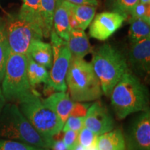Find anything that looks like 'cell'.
Returning a JSON list of instances; mask_svg holds the SVG:
<instances>
[{
	"mask_svg": "<svg viewBox=\"0 0 150 150\" xmlns=\"http://www.w3.org/2000/svg\"><path fill=\"white\" fill-rule=\"evenodd\" d=\"M117 119L123 120L134 112L149 109L148 90L130 71L125 73L110 95Z\"/></svg>",
	"mask_w": 150,
	"mask_h": 150,
	"instance_id": "1",
	"label": "cell"
},
{
	"mask_svg": "<svg viewBox=\"0 0 150 150\" xmlns=\"http://www.w3.org/2000/svg\"><path fill=\"white\" fill-rule=\"evenodd\" d=\"M84 121H85V117L70 115L63 125L62 131L72 130L79 132L84 127Z\"/></svg>",
	"mask_w": 150,
	"mask_h": 150,
	"instance_id": "28",
	"label": "cell"
},
{
	"mask_svg": "<svg viewBox=\"0 0 150 150\" xmlns=\"http://www.w3.org/2000/svg\"><path fill=\"white\" fill-rule=\"evenodd\" d=\"M130 27L129 31V37L131 43L150 37L149 23L141 19H129Z\"/></svg>",
	"mask_w": 150,
	"mask_h": 150,
	"instance_id": "22",
	"label": "cell"
},
{
	"mask_svg": "<svg viewBox=\"0 0 150 150\" xmlns=\"http://www.w3.org/2000/svg\"><path fill=\"white\" fill-rule=\"evenodd\" d=\"M19 105L23 115L46 140L50 149L55 142L54 136L59 134L63 127L60 118L44 104L38 92L24 99Z\"/></svg>",
	"mask_w": 150,
	"mask_h": 150,
	"instance_id": "4",
	"label": "cell"
},
{
	"mask_svg": "<svg viewBox=\"0 0 150 150\" xmlns=\"http://www.w3.org/2000/svg\"><path fill=\"white\" fill-rule=\"evenodd\" d=\"M139 1L142 4H145L150 5V0H139Z\"/></svg>",
	"mask_w": 150,
	"mask_h": 150,
	"instance_id": "35",
	"label": "cell"
},
{
	"mask_svg": "<svg viewBox=\"0 0 150 150\" xmlns=\"http://www.w3.org/2000/svg\"><path fill=\"white\" fill-rule=\"evenodd\" d=\"M18 15L20 18L41 29L40 0H22V6Z\"/></svg>",
	"mask_w": 150,
	"mask_h": 150,
	"instance_id": "20",
	"label": "cell"
},
{
	"mask_svg": "<svg viewBox=\"0 0 150 150\" xmlns=\"http://www.w3.org/2000/svg\"><path fill=\"white\" fill-rule=\"evenodd\" d=\"M138 1L139 0H113L112 10L128 18L131 9Z\"/></svg>",
	"mask_w": 150,
	"mask_h": 150,
	"instance_id": "27",
	"label": "cell"
},
{
	"mask_svg": "<svg viewBox=\"0 0 150 150\" xmlns=\"http://www.w3.org/2000/svg\"><path fill=\"white\" fill-rule=\"evenodd\" d=\"M27 76L31 87L34 88L36 85L44 83L45 86L52 88L50 84V72L47 69L37 63L29 56L27 55Z\"/></svg>",
	"mask_w": 150,
	"mask_h": 150,
	"instance_id": "18",
	"label": "cell"
},
{
	"mask_svg": "<svg viewBox=\"0 0 150 150\" xmlns=\"http://www.w3.org/2000/svg\"><path fill=\"white\" fill-rule=\"evenodd\" d=\"M64 1H68L73 4H88L95 6L98 5L97 0H64Z\"/></svg>",
	"mask_w": 150,
	"mask_h": 150,
	"instance_id": "30",
	"label": "cell"
},
{
	"mask_svg": "<svg viewBox=\"0 0 150 150\" xmlns=\"http://www.w3.org/2000/svg\"><path fill=\"white\" fill-rule=\"evenodd\" d=\"M66 42L67 47L74 57L83 59L86 55L93 52V48L84 30H71Z\"/></svg>",
	"mask_w": 150,
	"mask_h": 150,
	"instance_id": "15",
	"label": "cell"
},
{
	"mask_svg": "<svg viewBox=\"0 0 150 150\" xmlns=\"http://www.w3.org/2000/svg\"><path fill=\"white\" fill-rule=\"evenodd\" d=\"M0 136L34 147L50 149L46 140L33 128L15 104H8L4 109L0 123Z\"/></svg>",
	"mask_w": 150,
	"mask_h": 150,
	"instance_id": "6",
	"label": "cell"
},
{
	"mask_svg": "<svg viewBox=\"0 0 150 150\" xmlns=\"http://www.w3.org/2000/svg\"><path fill=\"white\" fill-rule=\"evenodd\" d=\"M27 55L47 70L51 68L53 53L50 43L45 42L42 40H34L30 45Z\"/></svg>",
	"mask_w": 150,
	"mask_h": 150,
	"instance_id": "16",
	"label": "cell"
},
{
	"mask_svg": "<svg viewBox=\"0 0 150 150\" xmlns=\"http://www.w3.org/2000/svg\"><path fill=\"white\" fill-rule=\"evenodd\" d=\"M74 150H86V149L83 147V146H81V145H79V144H78V145L76 146V147L74 148Z\"/></svg>",
	"mask_w": 150,
	"mask_h": 150,
	"instance_id": "34",
	"label": "cell"
},
{
	"mask_svg": "<svg viewBox=\"0 0 150 150\" xmlns=\"http://www.w3.org/2000/svg\"><path fill=\"white\" fill-rule=\"evenodd\" d=\"M0 150H50V149L37 147L24 142L14 140L0 139Z\"/></svg>",
	"mask_w": 150,
	"mask_h": 150,
	"instance_id": "24",
	"label": "cell"
},
{
	"mask_svg": "<svg viewBox=\"0 0 150 150\" xmlns=\"http://www.w3.org/2000/svg\"><path fill=\"white\" fill-rule=\"evenodd\" d=\"M127 145L129 150H150L149 109L140 114L132 123Z\"/></svg>",
	"mask_w": 150,
	"mask_h": 150,
	"instance_id": "10",
	"label": "cell"
},
{
	"mask_svg": "<svg viewBox=\"0 0 150 150\" xmlns=\"http://www.w3.org/2000/svg\"><path fill=\"white\" fill-rule=\"evenodd\" d=\"M129 61L136 76L147 78L150 72V37L131 43Z\"/></svg>",
	"mask_w": 150,
	"mask_h": 150,
	"instance_id": "12",
	"label": "cell"
},
{
	"mask_svg": "<svg viewBox=\"0 0 150 150\" xmlns=\"http://www.w3.org/2000/svg\"><path fill=\"white\" fill-rule=\"evenodd\" d=\"M4 29L11 52L27 55L30 45L34 40L44 37L40 28L18 16L8 15L4 22Z\"/></svg>",
	"mask_w": 150,
	"mask_h": 150,
	"instance_id": "7",
	"label": "cell"
},
{
	"mask_svg": "<svg viewBox=\"0 0 150 150\" xmlns=\"http://www.w3.org/2000/svg\"><path fill=\"white\" fill-rule=\"evenodd\" d=\"M10 53L11 50L6 36L4 24V22H1L0 23V86L3 80L6 66Z\"/></svg>",
	"mask_w": 150,
	"mask_h": 150,
	"instance_id": "23",
	"label": "cell"
},
{
	"mask_svg": "<svg viewBox=\"0 0 150 150\" xmlns=\"http://www.w3.org/2000/svg\"><path fill=\"white\" fill-rule=\"evenodd\" d=\"M65 80L69 95L75 102H93L102 97L99 79L91 63L83 59L72 56Z\"/></svg>",
	"mask_w": 150,
	"mask_h": 150,
	"instance_id": "2",
	"label": "cell"
},
{
	"mask_svg": "<svg viewBox=\"0 0 150 150\" xmlns=\"http://www.w3.org/2000/svg\"><path fill=\"white\" fill-rule=\"evenodd\" d=\"M131 18L141 19L150 24V6L140 1L136 4L130 11Z\"/></svg>",
	"mask_w": 150,
	"mask_h": 150,
	"instance_id": "26",
	"label": "cell"
},
{
	"mask_svg": "<svg viewBox=\"0 0 150 150\" xmlns=\"http://www.w3.org/2000/svg\"><path fill=\"white\" fill-rule=\"evenodd\" d=\"M72 11L79 27L82 30H86L91 24L96 12V6L88 4H73Z\"/></svg>",
	"mask_w": 150,
	"mask_h": 150,
	"instance_id": "21",
	"label": "cell"
},
{
	"mask_svg": "<svg viewBox=\"0 0 150 150\" xmlns=\"http://www.w3.org/2000/svg\"><path fill=\"white\" fill-rule=\"evenodd\" d=\"M127 18L117 12H103L97 14L90 24V36L100 41L107 40L117 31Z\"/></svg>",
	"mask_w": 150,
	"mask_h": 150,
	"instance_id": "9",
	"label": "cell"
},
{
	"mask_svg": "<svg viewBox=\"0 0 150 150\" xmlns=\"http://www.w3.org/2000/svg\"><path fill=\"white\" fill-rule=\"evenodd\" d=\"M42 102L55 112L63 125L70 115L74 105V102L66 92H56L46 99H42Z\"/></svg>",
	"mask_w": 150,
	"mask_h": 150,
	"instance_id": "14",
	"label": "cell"
},
{
	"mask_svg": "<svg viewBox=\"0 0 150 150\" xmlns=\"http://www.w3.org/2000/svg\"><path fill=\"white\" fill-rule=\"evenodd\" d=\"M56 0H40L41 29L44 38L50 37L53 29V18Z\"/></svg>",
	"mask_w": 150,
	"mask_h": 150,
	"instance_id": "19",
	"label": "cell"
},
{
	"mask_svg": "<svg viewBox=\"0 0 150 150\" xmlns=\"http://www.w3.org/2000/svg\"><path fill=\"white\" fill-rule=\"evenodd\" d=\"M84 127L98 136L112 130L114 120L106 106L97 102L90 105L88 108Z\"/></svg>",
	"mask_w": 150,
	"mask_h": 150,
	"instance_id": "11",
	"label": "cell"
},
{
	"mask_svg": "<svg viewBox=\"0 0 150 150\" xmlns=\"http://www.w3.org/2000/svg\"><path fill=\"white\" fill-rule=\"evenodd\" d=\"M27 55L11 52L1 81V91L6 100L18 104L34 93L28 79Z\"/></svg>",
	"mask_w": 150,
	"mask_h": 150,
	"instance_id": "5",
	"label": "cell"
},
{
	"mask_svg": "<svg viewBox=\"0 0 150 150\" xmlns=\"http://www.w3.org/2000/svg\"><path fill=\"white\" fill-rule=\"evenodd\" d=\"M72 3L64 0H56L53 18V29L56 34L67 41L71 31L70 16Z\"/></svg>",
	"mask_w": 150,
	"mask_h": 150,
	"instance_id": "13",
	"label": "cell"
},
{
	"mask_svg": "<svg viewBox=\"0 0 150 150\" xmlns=\"http://www.w3.org/2000/svg\"><path fill=\"white\" fill-rule=\"evenodd\" d=\"M89 104H82V102H75L70 115L78 116V117H85L87 112Z\"/></svg>",
	"mask_w": 150,
	"mask_h": 150,
	"instance_id": "29",
	"label": "cell"
},
{
	"mask_svg": "<svg viewBox=\"0 0 150 150\" xmlns=\"http://www.w3.org/2000/svg\"><path fill=\"white\" fill-rule=\"evenodd\" d=\"M97 138V136L94 134L93 131L84 127L79 132L78 143L83 146L85 149H88L96 145Z\"/></svg>",
	"mask_w": 150,
	"mask_h": 150,
	"instance_id": "25",
	"label": "cell"
},
{
	"mask_svg": "<svg viewBox=\"0 0 150 150\" xmlns=\"http://www.w3.org/2000/svg\"><path fill=\"white\" fill-rule=\"evenodd\" d=\"M5 102H6V99L4 97L2 91H1V87H0V112H1L3 108L4 107V104H5Z\"/></svg>",
	"mask_w": 150,
	"mask_h": 150,
	"instance_id": "33",
	"label": "cell"
},
{
	"mask_svg": "<svg viewBox=\"0 0 150 150\" xmlns=\"http://www.w3.org/2000/svg\"><path fill=\"white\" fill-rule=\"evenodd\" d=\"M98 150H125L126 142L120 129H112L97 138Z\"/></svg>",
	"mask_w": 150,
	"mask_h": 150,
	"instance_id": "17",
	"label": "cell"
},
{
	"mask_svg": "<svg viewBox=\"0 0 150 150\" xmlns=\"http://www.w3.org/2000/svg\"><path fill=\"white\" fill-rule=\"evenodd\" d=\"M91 63L100 82L102 93L107 97H110L115 86L129 70L125 55L108 43L93 52Z\"/></svg>",
	"mask_w": 150,
	"mask_h": 150,
	"instance_id": "3",
	"label": "cell"
},
{
	"mask_svg": "<svg viewBox=\"0 0 150 150\" xmlns=\"http://www.w3.org/2000/svg\"><path fill=\"white\" fill-rule=\"evenodd\" d=\"M86 150H98V149H97V145H95V146H93V147H92L88 148V149H86Z\"/></svg>",
	"mask_w": 150,
	"mask_h": 150,
	"instance_id": "36",
	"label": "cell"
},
{
	"mask_svg": "<svg viewBox=\"0 0 150 150\" xmlns=\"http://www.w3.org/2000/svg\"><path fill=\"white\" fill-rule=\"evenodd\" d=\"M70 25L72 29H81L79 27V24L76 18H75L74 14H73L72 8H71V13L70 16Z\"/></svg>",
	"mask_w": 150,
	"mask_h": 150,
	"instance_id": "32",
	"label": "cell"
},
{
	"mask_svg": "<svg viewBox=\"0 0 150 150\" xmlns=\"http://www.w3.org/2000/svg\"><path fill=\"white\" fill-rule=\"evenodd\" d=\"M52 150H67V148L62 140H56L50 148Z\"/></svg>",
	"mask_w": 150,
	"mask_h": 150,
	"instance_id": "31",
	"label": "cell"
},
{
	"mask_svg": "<svg viewBox=\"0 0 150 150\" xmlns=\"http://www.w3.org/2000/svg\"><path fill=\"white\" fill-rule=\"evenodd\" d=\"M1 18H0V23H1Z\"/></svg>",
	"mask_w": 150,
	"mask_h": 150,
	"instance_id": "37",
	"label": "cell"
},
{
	"mask_svg": "<svg viewBox=\"0 0 150 150\" xmlns=\"http://www.w3.org/2000/svg\"><path fill=\"white\" fill-rule=\"evenodd\" d=\"M53 61L50 72V84L56 92H66V74L72 54L67 46L66 41L56 34L54 29L50 33Z\"/></svg>",
	"mask_w": 150,
	"mask_h": 150,
	"instance_id": "8",
	"label": "cell"
}]
</instances>
